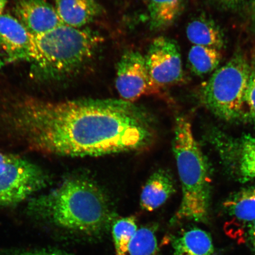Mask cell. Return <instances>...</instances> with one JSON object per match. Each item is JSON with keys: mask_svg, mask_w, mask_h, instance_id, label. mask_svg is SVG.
<instances>
[{"mask_svg": "<svg viewBox=\"0 0 255 255\" xmlns=\"http://www.w3.org/2000/svg\"><path fill=\"white\" fill-rule=\"evenodd\" d=\"M4 132L30 149L65 157H98L142 151L156 137L146 112L124 100L52 103L28 99L2 117Z\"/></svg>", "mask_w": 255, "mask_h": 255, "instance_id": "6da1fadb", "label": "cell"}, {"mask_svg": "<svg viewBox=\"0 0 255 255\" xmlns=\"http://www.w3.org/2000/svg\"><path fill=\"white\" fill-rule=\"evenodd\" d=\"M27 213L66 230L98 237L116 221L110 200L94 181L73 176L56 189L34 197Z\"/></svg>", "mask_w": 255, "mask_h": 255, "instance_id": "7a4b0ae2", "label": "cell"}, {"mask_svg": "<svg viewBox=\"0 0 255 255\" xmlns=\"http://www.w3.org/2000/svg\"><path fill=\"white\" fill-rule=\"evenodd\" d=\"M173 148L182 187V200L171 222L187 220L207 223L211 179L205 155L186 117L180 116L175 120Z\"/></svg>", "mask_w": 255, "mask_h": 255, "instance_id": "3957f363", "label": "cell"}, {"mask_svg": "<svg viewBox=\"0 0 255 255\" xmlns=\"http://www.w3.org/2000/svg\"><path fill=\"white\" fill-rule=\"evenodd\" d=\"M103 41L94 31L64 24L33 36V71L43 79L66 77L89 62Z\"/></svg>", "mask_w": 255, "mask_h": 255, "instance_id": "277c9868", "label": "cell"}, {"mask_svg": "<svg viewBox=\"0 0 255 255\" xmlns=\"http://www.w3.org/2000/svg\"><path fill=\"white\" fill-rule=\"evenodd\" d=\"M250 62L242 54L235 55L215 72L202 89L204 104L225 121L239 119L244 113L245 95L250 77Z\"/></svg>", "mask_w": 255, "mask_h": 255, "instance_id": "5b68a950", "label": "cell"}, {"mask_svg": "<svg viewBox=\"0 0 255 255\" xmlns=\"http://www.w3.org/2000/svg\"><path fill=\"white\" fill-rule=\"evenodd\" d=\"M46 170L20 156L0 152V207L13 206L49 186Z\"/></svg>", "mask_w": 255, "mask_h": 255, "instance_id": "8992f818", "label": "cell"}, {"mask_svg": "<svg viewBox=\"0 0 255 255\" xmlns=\"http://www.w3.org/2000/svg\"><path fill=\"white\" fill-rule=\"evenodd\" d=\"M116 86L123 100L133 103L143 96L157 95L161 89L153 82L145 56L128 50L118 63Z\"/></svg>", "mask_w": 255, "mask_h": 255, "instance_id": "52a82bcc", "label": "cell"}, {"mask_svg": "<svg viewBox=\"0 0 255 255\" xmlns=\"http://www.w3.org/2000/svg\"><path fill=\"white\" fill-rule=\"evenodd\" d=\"M145 58L149 75L159 88L183 81L181 52L174 40L164 36L156 38L149 46Z\"/></svg>", "mask_w": 255, "mask_h": 255, "instance_id": "ba28073f", "label": "cell"}, {"mask_svg": "<svg viewBox=\"0 0 255 255\" xmlns=\"http://www.w3.org/2000/svg\"><path fill=\"white\" fill-rule=\"evenodd\" d=\"M14 12L33 36L45 33L63 24L55 6L46 0H16Z\"/></svg>", "mask_w": 255, "mask_h": 255, "instance_id": "9c48e42d", "label": "cell"}, {"mask_svg": "<svg viewBox=\"0 0 255 255\" xmlns=\"http://www.w3.org/2000/svg\"><path fill=\"white\" fill-rule=\"evenodd\" d=\"M0 48L7 53L9 62H31L33 35L17 18L3 13L0 15Z\"/></svg>", "mask_w": 255, "mask_h": 255, "instance_id": "30bf717a", "label": "cell"}, {"mask_svg": "<svg viewBox=\"0 0 255 255\" xmlns=\"http://www.w3.org/2000/svg\"><path fill=\"white\" fill-rule=\"evenodd\" d=\"M55 7L62 23L75 28L91 23L103 12L95 0H55Z\"/></svg>", "mask_w": 255, "mask_h": 255, "instance_id": "8fae6325", "label": "cell"}, {"mask_svg": "<svg viewBox=\"0 0 255 255\" xmlns=\"http://www.w3.org/2000/svg\"><path fill=\"white\" fill-rule=\"evenodd\" d=\"M175 191L173 177L168 171L159 169L149 177L143 187L140 205L146 211L152 212L163 205Z\"/></svg>", "mask_w": 255, "mask_h": 255, "instance_id": "7c38bea8", "label": "cell"}, {"mask_svg": "<svg viewBox=\"0 0 255 255\" xmlns=\"http://www.w3.org/2000/svg\"><path fill=\"white\" fill-rule=\"evenodd\" d=\"M173 255H216L209 233L198 228H191L172 239Z\"/></svg>", "mask_w": 255, "mask_h": 255, "instance_id": "4fadbf2b", "label": "cell"}, {"mask_svg": "<svg viewBox=\"0 0 255 255\" xmlns=\"http://www.w3.org/2000/svg\"><path fill=\"white\" fill-rule=\"evenodd\" d=\"M188 39L194 45L214 48L221 50L225 37L221 28L211 19L200 17L191 21L186 29Z\"/></svg>", "mask_w": 255, "mask_h": 255, "instance_id": "5bb4252c", "label": "cell"}, {"mask_svg": "<svg viewBox=\"0 0 255 255\" xmlns=\"http://www.w3.org/2000/svg\"><path fill=\"white\" fill-rule=\"evenodd\" d=\"M228 215L244 223L255 221V186L242 189L223 203Z\"/></svg>", "mask_w": 255, "mask_h": 255, "instance_id": "9a60e30c", "label": "cell"}, {"mask_svg": "<svg viewBox=\"0 0 255 255\" xmlns=\"http://www.w3.org/2000/svg\"><path fill=\"white\" fill-rule=\"evenodd\" d=\"M235 167L242 182L255 179V137L245 135L234 150Z\"/></svg>", "mask_w": 255, "mask_h": 255, "instance_id": "2e32d148", "label": "cell"}, {"mask_svg": "<svg viewBox=\"0 0 255 255\" xmlns=\"http://www.w3.org/2000/svg\"><path fill=\"white\" fill-rule=\"evenodd\" d=\"M222 59L221 50L196 45L191 48L188 55L191 71L197 76L206 75L216 71Z\"/></svg>", "mask_w": 255, "mask_h": 255, "instance_id": "e0dca14e", "label": "cell"}, {"mask_svg": "<svg viewBox=\"0 0 255 255\" xmlns=\"http://www.w3.org/2000/svg\"><path fill=\"white\" fill-rule=\"evenodd\" d=\"M181 0H148L151 27L160 30L170 25L180 14Z\"/></svg>", "mask_w": 255, "mask_h": 255, "instance_id": "ac0fdd59", "label": "cell"}, {"mask_svg": "<svg viewBox=\"0 0 255 255\" xmlns=\"http://www.w3.org/2000/svg\"><path fill=\"white\" fill-rule=\"evenodd\" d=\"M157 227L150 225L138 229L130 241L126 255H160Z\"/></svg>", "mask_w": 255, "mask_h": 255, "instance_id": "d6986e66", "label": "cell"}, {"mask_svg": "<svg viewBox=\"0 0 255 255\" xmlns=\"http://www.w3.org/2000/svg\"><path fill=\"white\" fill-rule=\"evenodd\" d=\"M138 230L134 216L116 219L112 226L116 255H126L130 241Z\"/></svg>", "mask_w": 255, "mask_h": 255, "instance_id": "ffe728a7", "label": "cell"}, {"mask_svg": "<svg viewBox=\"0 0 255 255\" xmlns=\"http://www.w3.org/2000/svg\"><path fill=\"white\" fill-rule=\"evenodd\" d=\"M250 77L245 95L244 108L246 107L247 116L255 125V52L250 62Z\"/></svg>", "mask_w": 255, "mask_h": 255, "instance_id": "44dd1931", "label": "cell"}, {"mask_svg": "<svg viewBox=\"0 0 255 255\" xmlns=\"http://www.w3.org/2000/svg\"><path fill=\"white\" fill-rule=\"evenodd\" d=\"M9 255H74L58 250H37L18 251Z\"/></svg>", "mask_w": 255, "mask_h": 255, "instance_id": "7402d4cb", "label": "cell"}, {"mask_svg": "<svg viewBox=\"0 0 255 255\" xmlns=\"http://www.w3.org/2000/svg\"><path fill=\"white\" fill-rule=\"evenodd\" d=\"M247 239L249 246L255 255V221L248 224Z\"/></svg>", "mask_w": 255, "mask_h": 255, "instance_id": "603a6c76", "label": "cell"}, {"mask_svg": "<svg viewBox=\"0 0 255 255\" xmlns=\"http://www.w3.org/2000/svg\"><path fill=\"white\" fill-rule=\"evenodd\" d=\"M220 4L228 8H237L243 3L244 0H217Z\"/></svg>", "mask_w": 255, "mask_h": 255, "instance_id": "cb8c5ba5", "label": "cell"}, {"mask_svg": "<svg viewBox=\"0 0 255 255\" xmlns=\"http://www.w3.org/2000/svg\"><path fill=\"white\" fill-rule=\"evenodd\" d=\"M252 20L255 27V0H253V3H252Z\"/></svg>", "mask_w": 255, "mask_h": 255, "instance_id": "d4e9b609", "label": "cell"}, {"mask_svg": "<svg viewBox=\"0 0 255 255\" xmlns=\"http://www.w3.org/2000/svg\"><path fill=\"white\" fill-rule=\"evenodd\" d=\"M7 62H9V60L7 57H2L0 55V70L6 65Z\"/></svg>", "mask_w": 255, "mask_h": 255, "instance_id": "484cf974", "label": "cell"}, {"mask_svg": "<svg viewBox=\"0 0 255 255\" xmlns=\"http://www.w3.org/2000/svg\"><path fill=\"white\" fill-rule=\"evenodd\" d=\"M7 4V0H0V15L3 14L6 5Z\"/></svg>", "mask_w": 255, "mask_h": 255, "instance_id": "4316f807", "label": "cell"}]
</instances>
